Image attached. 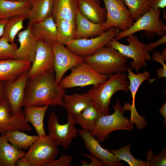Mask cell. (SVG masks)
<instances>
[{"mask_svg":"<svg viewBox=\"0 0 166 166\" xmlns=\"http://www.w3.org/2000/svg\"><path fill=\"white\" fill-rule=\"evenodd\" d=\"M2 136V134L0 132V141L1 140V139Z\"/></svg>","mask_w":166,"mask_h":166,"instance_id":"obj_48","label":"cell"},{"mask_svg":"<svg viewBox=\"0 0 166 166\" xmlns=\"http://www.w3.org/2000/svg\"><path fill=\"white\" fill-rule=\"evenodd\" d=\"M54 54L51 45L40 41L34 60L29 71V77L54 70Z\"/></svg>","mask_w":166,"mask_h":166,"instance_id":"obj_16","label":"cell"},{"mask_svg":"<svg viewBox=\"0 0 166 166\" xmlns=\"http://www.w3.org/2000/svg\"><path fill=\"white\" fill-rule=\"evenodd\" d=\"M55 22L57 26V43L66 45L75 39V21L60 19Z\"/></svg>","mask_w":166,"mask_h":166,"instance_id":"obj_29","label":"cell"},{"mask_svg":"<svg viewBox=\"0 0 166 166\" xmlns=\"http://www.w3.org/2000/svg\"><path fill=\"white\" fill-rule=\"evenodd\" d=\"M59 153L57 146L46 135L39 136L25 153L24 156L31 166H46L55 160Z\"/></svg>","mask_w":166,"mask_h":166,"instance_id":"obj_7","label":"cell"},{"mask_svg":"<svg viewBox=\"0 0 166 166\" xmlns=\"http://www.w3.org/2000/svg\"><path fill=\"white\" fill-rule=\"evenodd\" d=\"M161 9L154 10L152 8L137 19L127 30L118 33L115 38L117 40L145 30L156 34L159 37L166 33V25L160 19Z\"/></svg>","mask_w":166,"mask_h":166,"instance_id":"obj_10","label":"cell"},{"mask_svg":"<svg viewBox=\"0 0 166 166\" xmlns=\"http://www.w3.org/2000/svg\"><path fill=\"white\" fill-rule=\"evenodd\" d=\"M161 55L165 58H166V49L165 48L162 51Z\"/></svg>","mask_w":166,"mask_h":166,"instance_id":"obj_46","label":"cell"},{"mask_svg":"<svg viewBox=\"0 0 166 166\" xmlns=\"http://www.w3.org/2000/svg\"><path fill=\"white\" fill-rule=\"evenodd\" d=\"M113 109L114 112L111 115H101L96 122L94 129L90 132L100 143L103 142L113 131L133 130V124L124 116L125 110L122 108L119 100L116 101Z\"/></svg>","mask_w":166,"mask_h":166,"instance_id":"obj_4","label":"cell"},{"mask_svg":"<svg viewBox=\"0 0 166 166\" xmlns=\"http://www.w3.org/2000/svg\"><path fill=\"white\" fill-rule=\"evenodd\" d=\"M102 114L93 102L79 114L73 115L75 124H79L82 129L91 132L94 129L96 122Z\"/></svg>","mask_w":166,"mask_h":166,"instance_id":"obj_28","label":"cell"},{"mask_svg":"<svg viewBox=\"0 0 166 166\" xmlns=\"http://www.w3.org/2000/svg\"><path fill=\"white\" fill-rule=\"evenodd\" d=\"M153 151H147L146 159L147 166H165L166 165V150L163 148L157 155H153Z\"/></svg>","mask_w":166,"mask_h":166,"instance_id":"obj_36","label":"cell"},{"mask_svg":"<svg viewBox=\"0 0 166 166\" xmlns=\"http://www.w3.org/2000/svg\"><path fill=\"white\" fill-rule=\"evenodd\" d=\"M32 63L14 59L0 60V81L12 82L29 71Z\"/></svg>","mask_w":166,"mask_h":166,"instance_id":"obj_18","label":"cell"},{"mask_svg":"<svg viewBox=\"0 0 166 166\" xmlns=\"http://www.w3.org/2000/svg\"><path fill=\"white\" fill-rule=\"evenodd\" d=\"M80 13L88 19L95 23L102 24L106 20L107 13L102 7L99 0H78Z\"/></svg>","mask_w":166,"mask_h":166,"instance_id":"obj_21","label":"cell"},{"mask_svg":"<svg viewBox=\"0 0 166 166\" xmlns=\"http://www.w3.org/2000/svg\"><path fill=\"white\" fill-rule=\"evenodd\" d=\"M8 19H6L0 21V38L3 36L4 26Z\"/></svg>","mask_w":166,"mask_h":166,"instance_id":"obj_45","label":"cell"},{"mask_svg":"<svg viewBox=\"0 0 166 166\" xmlns=\"http://www.w3.org/2000/svg\"><path fill=\"white\" fill-rule=\"evenodd\" d=\"M83 61L89 65L97 73L109 76L127 72L126 65L129 58L118 50L105 45L93 54L83 58Z\"/></svg>","mask_w":166,"mask_h":166,"instance_id":"obj_2","label":"cell"},{"mask_svg":"<svg viewBox=\"0 0 166 166\" xmlns=\"http://www.w3.org/2000/svg\"><path fill=\"white\" fill-rule=\"evenodd\" d=\"M70 74L62 79L59 85L65 89L96 85L105 81L108 76L97 73L83 61L71 69Z\"/></svg>","mask_w":166,"mask_h":166,"instance_id":"obj_6","label":"cell"},{"mask_svg":"<svg viewBox=\"0 0 166 166\" xmlns=\"http://www.w3.org/2000/svg\"><path fill=\"white\" fill-rule=\"evenodd\" d=\"M127 72L128 73L127 76L129 81L128 87L132 97V103L131 104L128 103V107L129 109H136L135 105V97L136 93L141 84L145 80H149L150 74L147 71H144L141 73L137 72L136 74L134 73L131 70V69L128 68Z\"/></svg>","mask_w":166,"mask_h":166,"instance_id":"obj_31","label":"cell"},{"mask_svg":"<svg viewBox=\"0 0 166 166\" xmlns=\"http://www.w3.org/2000/svg\"><path fill=\"white\" fill-rule=\"evenodd\" d=\"M62 101V107L68 113L73 115L79 114L92 102L88 92L81 94H65Z\"/></svg>","mask_w":166,"mask_h":166,"instance_id":"obj_24","label":"cell"},{"mask_svg":"<svg viewBox=\"0 0 166 166\" xmlns=\"http://www.w3.org/2000/svg\"><path fill=\"white\" fill-rule=\"evenodd\" d=\"M132 144L116 150H108L114 154L120 160L126 162L130 166H147V161L136 159L131 154L130 148Z\"/></svg>","mask_w":166,"mask_h":166,"instance_id":"obj_34","label":"cell"},{"mask_svg":"<svg viewBox=\"0 0 166 166\" xmlns=\"http://www.w3.org/2000/svg\"><path fill=\"white\" fill-rule=\"evenodd\" d=\"M65 90L56 82L54 70L28 77L25 88L23 106H62Z\"/></svg>","mask_w":166,"mask_h":166,"instance_id":"obj_1","label":"cell"},{"mask_svg":"<svg viewBox=\"0 0 166 166\" xmlns=\"http://www.w3.org/2000/svg\"><path fill=\"white\" fill-rule=\"evenodd\" d=\"M83 154L85 156L88 157L91 160V162L88 163L86 161L81 160V163L82 166H101L104 165L102 161L91 154H87L85 153H83Z\"/></svg>","mask_w":166,"mask_h":166,"instance_id":"obj_38","label":"cell"},{"mask_svg":"<svg viewBox=\"0 0 166 166\" xmlns=\"http://www.w3.org/2000/svg\"><path fill=\"white\" fill-rule=\"evenodd\" d=\"M159 113L164 118V125L166 127V102L162 106L160 109Z\"/></svg>","mask_w":166,"mask_h":166,"instance_id":"obj_43","label":"cell"},{"mask_svg":"<svg viewBox=\"0 0 166 166\" xmlns=\"http://www.w3.org/2000/svg\"><path fill=\"white\" fill-rule=\"evenodd\" d=\"M7 140L15 148L26 150L39 138V136L29 135L20 131H8L4 133Z\"/></svg>","mask_w":166,"mask_h":166,"instance_id":"obj_30","label":"cell"},{"mask_svg":"<svg viewBox=\"0 0 166 166\" xmlns=\"http://www.w3.org/2000/svg\"><path fill=\"white\" fill-rule=\"evenodd\" d=\"M54 0H31V8L26 15L29 22L34 23L52 16Z\"/></svg>","mask_w":166,"mask_h":166,"instance_id":"obj_23","label":"cell"},{"mask_svg":"<svg viewBox=\"0 0 166 166\" xmlns=\"http://www.w3.org/2000/svg\"><path fill=\"white\" fill-rule=\"evenodd\" d=\"M32 30L38 41L51 45L56 43L57 26L52 16L32 23Z\"/></svg>","mask_w":166,"mask_h":166,"instance_id":"obj_19","label":"cell"},{"mask_svg":"<svg viewBox=\"0 0 166 166\" xmlns=\"http://www.w3.org/2000/svg\"><path fill=\"white\" fill-rule=\"evenodd\" d=\"M22 149L14 147L6 139L4 133L2 134L0 141V166H15L17 160L24 156Z\"/></svg>","mask_w":166,"mask_h":166,"instance_id":"obj_26","label":"cell"},{"mask_svg":"<svg viewBox=\"0 0 166 166\" xmlns=\"http://www.w3.org/2000/svg\"><path fill=\"white\" fill-rule=\"evenodd\" d=\"M29 71L16 80L4 83V96L8 100L10 111L12 115L16 114L23 106L26 84L28 78Z\"/></svg>","mask_w":166,"mask_h":166,"instance_id":"obj_14","label":"cell"},{"mask_svg":"<svg viewBox=\"0 0 166 166\" xmlns=\"http://www.w3.org/2000/svg\"><path fill=\"white\" fill-rule=\"evenodd\" d=\"M73 157L66 154H61L58 159L55 160L47 164L46 166H70Z\"/></svg>","mask_w":166,"mask_h":166,"instance_id":"obj_37","label":"cell"},{"mask_svg":"<svg viewBox=\"0 0 166 166\" xmlns=\"http://www.w3.org/2000/svg\"><path fill=\"white\" fill-rule=\"evenodd\" d=\"M127 37L128 45L120 43L114 38L107 46L116 49L129 59H132L133 61L130 63L131 66L137 73L142 67H146V61H149L152 58L146 49V44L140 41L137 36L132 34Z\"/></svg>","mask_w":166,"mask_h":166,"instance_id":"obj_5","label":"cell"},{"mask_svg":"<svg viewBox=\"0 0 166 166\" xmlns=\"http://www.w3.org/2000/svg\"><path fill=\"white\" fill-rule=\"evenodd\" d=\"M107 13L106 20L102 24L106 31L112 27L124 31L132 24L129 10L122 0H103Z\"/></svg>","mask_w":166,"mask_h":166,"instance_id":"obj_11","label":"cell"},{"mask_svg":"<svg viewBox=\"0 0 166 166\" xmlns=\"http://www.w3.org/2000/svg\"><path fill=\"white\" fill-rule=\"evenodd\" d=\"M26 16L18 15L9 18L5 26L3 36L10 43L15 42V37L24 28L23 22Z\"/></svg>","mask_w":166,"mask_h":166,"instance_id":"obj_32","label":"cell"},{"mask_svg":"<svg viewBox=\"0 0 166 166\" xmlns=\"http://www.w3.org/2000/svg\"><path fill=\"white\" fill-rule=\"evenodd\" d=\"M166 43V36H162L161 38L157 41L151 43L148 45L146 44L145 48L148 52H151L154 49Z\"/></svg>","mask_w":166,"mask_h":166,"instance_id":"obj_39","label":"cell"},{"mask_svg":"<svg viewBox=\"0 0 166 166\" xmlns=\"http://www.w3.org/2000/svg\"><path fill=\"white\" fill-rule=\"evenodd\" d=\"M17 166H31L30 164L24 156L19 158L16 161Z\"/></svg>","mask_w":166,"mask_h":166,"instance_id":"obj_42","label":"cell"},{"mask_svg":"<svg viewBox=\"0 0 166 166\" xmlns=\"http://www.w3.org/2000/svg\"><path fill=\"white\" fill-rule=\"evenodd\" d=\"M75 21L76 26L75 39L95 37L105 31L103 28L102 24L90 21L82 15L79 10L76 16Z\"/></svg>","mask_w":166,"mask_h":166,"instance_id":"obj_20","label":"cell"},{"mask_svg":"<svg viewBox=\"0 0 166 166\" xmlns=\"http://www.w3.org/2000/svg\"><path fill=\"white\" fill-rule=\"evenodd\" d=\"M119 30L112 27L101 35L89 38L74 39L69 42L66 47L82 58L90 56L101 47L107 45L117 36Z\"/></svg>","mask_w":166,"mask_h":166,"instance_id":"obj_9","label":"cell"},{"mask_svg":"<svg viewBox=\"0 0 166 166\" xmlns=\"http://www.w3.org/2000/svg\"><path fill=\"white\" fill-rule=\"evenodd\" d=\"M124 73H118L108 76L103 82L93 85L88 92L92 101L102 115L109 114V105L113 95L117 92L128 91L129 82Z\"/></svg>","mask_w":166,"mask_h":166,"instance_id":"obj_3","label":"cell"},{"mask_svg":"<svg viewBox=\"0 0 166 166\" xmlns=\"http://www.w3.org/2000/svg\"><path fill=\"white\" fill-rule=\"evenodd\" d=\"M32 24L29 22L26 28L18 34L17 40L20 46L16 51L14 59L33 62L38 41L32 33Z\"/></svg>","mask_w":166,"mask_h":166,"instance_id":"obj_17","label":"cell"},{"mask_svg":"<svg viewBox=\"0 0 166 166\" xmlns=\"http://www.w3.org/2000/svg\"><path fill=\"white\" fill-rule=\"evenodd\" d=\"M79 10L78 0H54L52 16L55 21L60 19L75 21Z\"/></svg>","mask_w":166,"mask_h":166,"instance_id":"obj_22","label":"cell"},{"mask_svg":"<svg viewBox=\"0 0 166 166\" xmlns=\"http://www.w3.org/2000/svg\"><path fill=\"white\" fill-rule=\"evenodd\" d=\"M14 1H30L31 0H8Z\"/></svg>","mask_w":166,"mask_h":166,"instance_id":"obj_47","label":"cell"},{"mask_svg":"<svg viewBox=\"0 0 166 166\" xmlns=\"http://www.w3.org/2000/svg\"><path fill=\"white\" fill-rule=\"evenodd\" d=\"M78 133L90 154L102 161L105 165L121 166L123 165L114 154L102 147L100 142L90 132L82 129L79 131Z\"/></svg>","mask_w":166,"mask_h":166,"instance_id":"obj_15","label":"cell"},{"mask_svg":"<svg viewBox=\"0 0 166 166\" xmlns=\"http://www.w3.org/2000/svg\"><path fill=\"white\" fill-rule=\"evenodd\" d=\"M32 130L25 120L22 109L12 115L8 100L5 97L0 105V132L2 134L8 131L31 132Z\"/></svg>","mask_w":166,"mask_h":166,"instance_id":"obj_13","label":"cell"},{"mask_svg":"<svg viewBox=\"0 0 166 166\" xmlns=\"http://www.w3.org/2000/svg\"><path fill=\"white\" fill-rule=\"evenodd\" d=\"M54 54L55 80L59 84L65 73L83 62V58L74 53L63 45H52Z\"/></svg>","mask_w":166,"mask_h":166,"instance_id":"obj_12","label":"cell"},{"mask_svg":"<svg viewBox=\"0 0 166 166\" xmlns=\"http://www.w3.org/2000/svg\"><path fill=\"white\" fill-rule=\"evenodd\" d=\"M18 48L16 43H10L4 37L0 38V60L14 59Z\"/></svg>","mask_w":166,"mask_h":166,"instance_id":"obj_35","label":"cell"},{"mask_svg":"<svg viewBox=\"0 0 166 166\" xmlns=\"http://www.w3.org/2000/svg\"><path fill=\"white\" fill-rule=\"evenodd\" d=\"M31 8L30 1L0 0V21L16 15L26 16Z\"/></svg>","mask_w":166,"mask_h":166,"instance_id":"obj_27","label":"cell"},{"mask_svg":"<svg viewBox=\"0 0 166 166\" xmlns=\"http://www.w3.org/2000/svg\"><path fill=\"white\" fill-rule=\"evenodd\" d=\"M4 83L3 81H0V105L5 97L3 90Z\"/></svg>","mask_w":166,"mask_h":166,"instance_id":"obj_44","label":"cell"},{"mask_svg":"<svg viewBox=\"0 0 166 166\" xmlns=\"http://www.w3.org/2000/svg\"><path fill=\"white\" fill-rule=\"evenodd\" d=\"M122 0L128 7L130 17L133 22L150 9L148 5L149 0Z\"/></svg>","mask_w":166,"mask_h":166,"instance_id":"obj_33","label":"cell"},{"mask_svg":"<svg viewBox=\"0 0 166 166\" xmlns=\"http://www.w3.org/2000/svg\"><path fill=\"white\" fill-rule=\"evenodd\" d=\"M152 57L154 61L161 63L162 65V67L166 68V65L164 62V61H166V58L164 57L158 51L154 52L152 55Z\"/></svg>","mask_w":166,"mask_h":166,"instance_id":"obj_41","label":"cell"},{"mask_svg":"<svg viewBox=\"0 0 166 166\" xmlns=\"http://www.w3.org/2000/svg\"><path fill=\"white\" fill-rule=\"evenodd\" d=\"M50 106H27L24 107L23 111L26 121L30 122L34 127L39 136L46 135L44 128V119L45 113Z\"/></svg>","mask_w":166,"mask_h":166,"instance_id":"obj_25","label":"cell"},{"mask_svg":"<svg viewBox=\"0 0 166 166\" xmlns=\"http://www.w3.org/2000/svg\"><path fill=\"white\" fill-rule=\"evenodd\" d=\"M68 121L64 124H60L57 116L52 111L48 117V135L57 146H61L67 150L73 140L77 136L78 130L75 128L73 115L68 113Z\"/></svg>","mask_w":166,"mask_h":166,"instance_id":"obj_8","label":"cell"},{"mask_svg":"<svg viewBox=\"0 0 166 166\" xmlns=\"http://www.w3.org/2000/svg\"><path fill=\"white\" fill-rule=\"evenodd\" d=\"M148 5L150 8L154 10L158 8L164 10L166 6V0H149Z\"/></svg>","mask_w":166,"mask_h":166,"instance_id":"obj_40","label":"cell"}]
</instances>
